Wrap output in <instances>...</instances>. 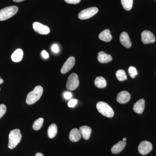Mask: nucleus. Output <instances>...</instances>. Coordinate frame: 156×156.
<instances>
[{
    "label": "nucleus",
    "instance_id": "0eeeda50",
    "mask_svg": "<svg viewBox=\"0 0 156 156\" xmlns=\"http://www.w3.org/2000/svg\"><path fill=\"white\" fill-rule=\"evenodd\" d=\"M33 27L34 31L40 34L47 35L50 33V29L48 27L39 22H34Z\"/></svg>",
    "mask_w": 156,
    "mask_h": 156
},
{
    "label": "nucleus",
    "instance_id": "6ab92c4d",
    "mask_svg": "<svg viewBox=\"0 0 156 156\" xmlns=\"http://www.w3.org/2000/svg\"><path fill=\"white\" fill-rule=\"evenodd\" d=\"M23 55V51L21 49H17L11 55V59L14 62H19L22 60Z\"/></svg>",
    "mask_w": 156,
    "mask_h": 156
},
{
    "label": "nucleus",
    "instance_id": "4be33fe9",
    "mask_svg": "<svg viewBox=\"0 0 156 156\" xmlns=\"http://www.w3.org/2000/svg\"><path fill=\"white\" fill-rule=\"evenodd\" d=\"M116 76L117 79L120 81H125L127 79L126 72L123 69H119L117 71Z\"/></svg>",
    "mask_w": 156,
    "mask_h": 156
},
{
    "label": "nucleus",
    "instance_id": "dca6fc26",
    "mask_svg": "<svg viewBox=\"0 0 156 156\" xmlns=\"http://www.w3.org/2000/svg\"><path fill=\"white\" fill-rule=\"evenodd\" d=\"M126 141H120L115 144L112 148L111 151L113 154H118L121 152L126 147Z\"/></svg>",
    "mask_w": 156,
    "mask_h": 156
},
{
    "label": "nucleus",
    "instance_id": "f03ea898",
    "mask_svg": "<svg viewBox=\"0 0 156 156\" xmlns=\"http://www.w3.org/2000/svg\"><path fill=\"white\" fill-rule=\"evenodd\" d=\"M43 93V87L40 86H37L31 92H30L27 96L26 103L32 105L35 103L41 97Z\"/></svg>",
    "mask_w": 156,
    "mask_h": 156
},
{
    "label": "nucleus",
    "instance_id": "7ed1b4c3",
    "mask_svg": "<svg viewBox=\"0 0 156 156\" xmlns=\"http://www.w3.org/2000/svg\"><path fill=\"white\" fill-rule=\"evenodd\" d=\"M18 8L16 6L6 7L0 10V21H4L14 16L18 12Z\"/></svg>",
    "mask_w": 156,
    "mask_h": 156
},
{
    "label": "nucleus",
    "instance_id": "a211bd4d",
    "mask_svg": "<svg viewBox=\"0 0 156 156\" xmlns=\"http://www.w3.org/2000/svg\"><path fill=\"white\" fill-rule=\"evenodd\" d=\"M81 135L84 139L87 140L90 138L92 133V129L90 127L87 126H83L80 128Z\"/></svg>",
    "mask_w": 156,
    "mask_h": 156
},
{
    "label": "nucleus",
    "instance_id": "f257e3e1",
    "mask_svg": "<svg viewBox=\"0 0 156 156\" xmlns=\"http://www.w3.org/2000/svg\"><path fill=\"white\" fill-rule=\"evenodd\" d=\"M22 135L19 129H15L10 131L9 134L8 147L10 149H13L21 141Z\"/></svg>",
    "mask_w": 156,
    "mask_h": 156
},
{
    "label": "nucleus",
    "instance_id": "393cba45",
    "mask_svg": "<svg viewBox=\"0 0 156 156\" xmlns=\"http://www.w3.org/2000/svg\"><path fill=\"white\" fill-rule=\"evenodd\" d=\"M128 72L131 77L134 79L135 76L137 75V72L136 69L134 66H131L129 67L128 69Z\"/></svg>",
    "mask_w": 156,
    "mask_h": 156
},
{
    "label": "nucleus",
    "instance_id": "1a4fd4ad",
    "mask_svg": "<svg viewBox=\"0 0 156 156\" xmlns=\"http://www.w3.org/2000/svg\"><path fill=\"white\" fill-rule=\"evenodd\" d=\"M141 41L145 44L153 43L155 41V37L151 32L144 30L141 33Z\"/></svg>",
    "mask_w": 156,
    "mask_h": 156
},
{
    "label": "nucleus",
    "instance_id": "72a5a7b5",
    "mask_svg": "<svg viewBox=\"0 0 156 156\" xmlns=\"http://www.w3.org/2000/svg\"><path fill=\"white\" fill-rule=\"evenodd\" d=\"M3 82H4V80H3L1 77H0V84H2ZM0 90H1V88H0Z\"/></svg>",
    "mask_w": 156,
    "mask_h": 156
},
{
    "label": "nucleus",
    "instance_id": "412c9836",
    "mask_svg": "<svg viewBox=\"0 0 156 156\" xmlns=\"http://www.w3.org/2000/svg\"><path fill=\"white\" fill-rule=\"evenodd\" d=\"M57 133V127L56 124H52L48 128V136L49 138H53L56 136Z\"/></svg>",
    "mask_w": 156,
    "mask_h": 156
},
{
    "label": "nucleus",
    "instance_id": "f704fd0d",
    "mask_svg": "<svg viewBox=\"0 0 156 156\" xmlns=\"http://www.w3.org/2000/svg\"><path fill=\"white\" fill-rule=\"evenodd\" d=\"M123 140L124 141H126V140H127V138H126V137H125V138H123Z\"/></svg>",
    "mask_w": 156,
    "mask_h": 156
},
{
    "label": "nucleus",
    "instance_id": "39448f33",
    "mask_svg": "<svg viewBox=\"0 0 156 156\" xmlns=\"http://www.w3.org/2000/svg\"><path fill=\"white\" fill-rule=\"evenodd\" d=\"M79 83L80 82L77 75L75 73H73L68 79L66 85V88L69 90L73 91L79 87Z\"/></svg>",
    "mask_w": 156,
    "mask_h": 156
},
{
    "label": "nucleus",
    "instance_id": "9b49d317",
    "mask_svg": "<svg viewBox=\"0 0 156 156\" xmlns=\"http://www.w3.org/2000/svg\"><path fill=\"white\" fill-rule=\"evenodd\" d=\"M131 99L130 93L127 91H123L119 92L117 97V101L120 104L127 103Z\"/></svg>",
    "mask_w": 156,
    "mask_h": 156
},
{
    "label": "nucleus",
    "instance_id": "c85d7f7f",
    "mask_svg": "<svg viewBox=\"0 0 156 156\" xmlns=\"http://www.w3.org/2000/svg\"><path fill=\"white\" fill-rule=\"evenodd\" d=\"M66 2L70 4H79L81 0H64Z\"/></svg>",
    "mask_w": 156,
    "mask_h": 156
},
{
    "label": "nucleus",
    "instance_id": "ddd939ff",
    "mask_svg": "<svg viewBox=\"0 0 156 156\" xmlns=\"http://www.w3.org/2000/svg\"><path fill=\"white\" fill-rule=\"evenodd\" d=\"M97 59L101 63H106L112 60V56L109 54H106L103 51H101L98 53Z\"/></svg>",
    "mask_w": 156,
    "mask_h": 156
},
{
    "label": "nucleus",
    "instance_id": "20e7f679",
    "mask_svg": "<svg viewBox=\"0 0 156 156\" xmlns=\"http://www.w3.org/2000/svg\"><path fill=\"white\" fill-rule=\"evenodd\" d=\"M98 111L101 114L108 118H112L114 115V112L111 107L103 101H99L96 105Z\"/></svg>",
    "mask_w": 156,
    "mask_h": 156
},
{
    "label": "nucleus",
    "instance_id": "bb28decb",
    "mask_svg": "<svg viewBox=\"0 0 156 156\" xmlns=\"http://www.w3.org/2000/svg\"><path fill=\"white\" fill-rule=\"evenodd\" d=\"M77 103V100L76 99H73L70 101H69V102L68 104V105L69 107L73 108L74 107L76 106Z\"/></svg>",
    "mask_w": 156,
    "mask_h": 156
},
{
    "label": "nucleus",
    "instance_id": "473e14b6",
    "mask_svg": "<svg viewBox=\"0 0 156 156\" xmlns=\"http://www.w3.org/2000/svg\"><path fill=\"white\" fill-rule=\"evenodd\" d=\"M13 1L15 2H22L25 0H13Z\"/></svg>",
    "mask_w": 156,
    "mask_h": 156
},
{
    "label": "nucleus",
    "instance_id": "c756f323",
    "mask_svg": "<svg viewBox=\"0 0 156 156\" xmlns=\"http://www.w3.org/2000/svg\"><path fill=\"white\" fill-rule=\"evenodd\" d=\"M64 97L66 99H69L72 97V94L70 92H66L64 93Z\"/></svg>",
    "mask_w": 156,
    "mask_h": 156
},
{
    "label": "nucleus",
    "instance_id": "6e6552de",
    "mask_svg": "<svg viewBox=\"0 0 156 156\" xmlns=\"http://www.w3.org/2000/svg\"><path fill=\"white\" fill-rule=\"evenodd\" d=\"M152 148V145L151 142L143 141L140 143L138 146V151L141 154L146 155L150 152Z\"/></svg>",
    "mask_w": 156,
    "mask_h": 156
},
{
    "label": "nucleus",
    "instance_id": "9d476101",
    "mask_svg": "<svg viewBox=\"0 0 156 156\" xmlns=\"http://www.w3.org/2000/svg\"><path fill=\"white\" fill-rule=\"evenodd\" d=\"M75 63V58L74 56H70L68 58L62 66L61 69L62 73L65 74L68 72L73 67Z\"/></svg>",
    "mask_w": 156,
    "mask_h": 156
},
{
    "label": "nucleus",
    "instance_id": "aec40b11",
    "mask_svg": "<svg viewBox=\"0 0 156 156\" xmlns=\"http://www.w3.org/2000/svg\"><path fill=\"white\" fill-rule=\"evenodd\" d=\"M95 85L96 87L100 89L105 88L107 86V82L104 78L102 76H98L95 80Z\"/></svg>",
    "mask_w": 156,
    "mask_h": 156
},
{
    "label": "nucleus",
    "instance_id": "a878e982",
    "mask_svg": "<svg viewBox=\"0 0 156 156\" xmlns=\"http://www.w3.org/2000/svg\"><path fill=\"white\" fill-rule=\"evenodd\" d=\"M7 111V107L4 104L0 105V119L2 117Z\"/></svg>",
    "mask_w": 156,
    "mask_h": 156
},
{
    "label": "nucleus",
    "instance_id": "b1692460",
    "mask_svg": "<svg viewBox=\"0 0 156 156\" xmlns=\"http://www.w3.org/2000/svg\"><path fill=\"white\" fill-rule=\"evenodd\" d=\"M44 121V119L42 118H39L38 119L36 120L33 125V128L34 130L36 131L40 130L43 126Z\"/></svg>",
    "mask_w": 156,
    "mask_h": 156
},
{
    "label": "nucleus",
    "instance_id": "2f4dec72",
    "mask_svg": "<svg viewBox=\"0 0 156 156\" xmlns=\"http://www.w3.org/2000/svg\"><path fill=\"white\" fill-rule=\"evenodd\" d=\"M35 156H44L43 154L41 153H38L36 154Z\"/></svg>",
    "mask_w": 156,
    "mask_h": 156
},
{
    "label": "nucleus",
    "instance_id": "f3484780",
    "mask_svg": "<svg viewBox=\"0 0 156 156\" xmlns=\"http://www.w3.org/2000/svg\"><path fill=\"white\" fill-rule=\"evenodd\" d=\"M98 37L101 41L108 42L110 41L112 38L110 31L108 29H105L99 34Z\"/></svg>",
    "mask_w": 156,
    "mask_h": 156
},
{
    "label": "nucleus",
    "instance_id": "5701e85b",
    "mask_svg": "<svg viewBox=\"0 0 156 156\" xmlns=\"http://www.w3.org/2000/svg\"><path fill=\"white\" fill-rule=\"evenodd\" d=\"M123 8L126 11H130L133 6V0H121Z\"/></svg>",
    "mask_w": 156,
    "mask_h": 156
},
{
    "label": "nucleus",
    "instance_id": "2eb2a0df",
    "mask_svg": "<svg viewBox=\"0 0 156 156\" xmlns=\"http://www.w3.org/2000/svg\"><path fill=\"white\" fill-rule=\"evenodd\" d=\"M81 134L80 130L77 128H74L71 131L69 134L70 140L72 142H76L81 139Z\"/></svg>",
    "mask_w": 156,
    "mask_h": 156
},
{
    "label": "nucleus",
    "instance_id": "7c9ffc66",
    "mask_svg": "<svg viewBox=\"0 0 156 156\" xmlns=\"http://www.w3.org/2000/svg\"><path fill=\"white\" fill-rule=\"evenodd\" d=\"M41 56L43 58H45V59L48 58L49 57V54H48V52L45 51V50H43V51H42L41 52Z\"/></svg>",
    "mask_w": 156,
    "mask_h": 156
},
{
    "label": "nucleus",
    "instance_id": "c9c22d12",
    "mask_svg": "<svg viewBox=\"0 0 156 156\" xmlns=\"http://www.w3.org/2000/svg\"><path fill=\"white\" fill-rule=\"evenodd\" d=\"M154 1H156V0H154Z\"/></svg>",
    "mask_w": 156,
    "mask_h": 156
},
{
    "label": "nucleus",
    "instance_id": "f8f14e48",
    "mask_svg": "<svg viewBox=\"0 0 156 156\" xmlns=\"http://www.w3.org/2000/svg\"><path fill=\"white\" fill-rule=\"evenodd\" d=\"M120 41L122 44L125 48H129L131 46V42L129 36L126 32H123L120 36Z\"/></svg>",
    "mask_w": 156,
    "mask_h": 156
},
{
    "label": "nucleus",
    "instance_id": "cd10ccee",
    "mask_svg": "<svg viewBox=\"0 0 156 156\" xmlns=\"http://www.w3.org/2000/svg\"><path fill=\"white\" fill-rule=\"evenodd\" d=\"M52 51L53 53H58V51H59V48H58V45L56 44H54L53 45L51 48Z\"/></svg>",
    "mask_w": 156,
    "mask_h": 156
},
{
    "label": "nucleus",
    "instance_id": "423d86ee",
    "mask_svg": "<svg viewBox=\"0 0 156 156\" xmlns=\"http://www.w3.org/2000/svg\"><path fill=\"white\" fill-rule=\"evenodd\" d=\"M98 11V9L96 7L88 8L80 12L78 17L81 20L88 19L97 14Z\"/></svg>",
    "mask_w": 156,
    "mask_h": 156
},
{
    "label": "nucleus",
    "instance_id": "4468645a",
    "mask_svg": "<svg viewBox=\"0 0 156 156\" xmlns=\"http://www.w3.org/2000/svg\"><path fill=\"white\" fill-rule=\"evenodd\" d=\"M145 108V101L144 99H140L134 104L133 106L134 112L137 114L142 113Z\"/></svg>",
    "mask_w": 156,
    "mask_h": 156
}]
</instances>
